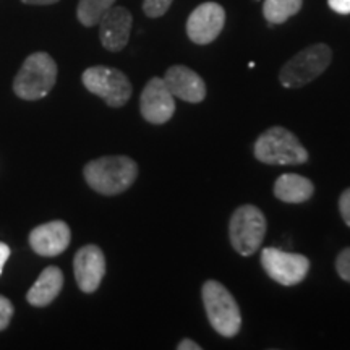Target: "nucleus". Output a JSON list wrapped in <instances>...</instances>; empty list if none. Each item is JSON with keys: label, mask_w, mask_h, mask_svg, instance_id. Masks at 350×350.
<instances>
[{"label": "nucleus", "mask_w": 350, "mask_h": 350, "mask_svg": "<svg viewBox=\"0 0 350 350\" xmlns=\"http://www.w3.org/2000/svg\"><path fill=\"white\" fill-rule=\"evenodd\" d=\"M21 2L26 3V5H52L59 0H21Z\"/></svg>", "instance_id": "obj_26"}, {"label": "nucleus", "mask_w": 350, "mask_h": 350, "mask_svg": "<svg viewBox=\"0 0 350 350\" xmlns=\"http://www.w3.org/2000/svg\"><path fill=\"white\" fill-rule=\"evenodd\" d=\"M64 288V273L57 266H47L46 269L39 274L36 282L29 287L26 294V301L36 308L51 305Z\"/></svg>", "instance_id": "obj_15"}, {"label": "nucleus", "mask_w": 350, "mask_h": 350, "mask_svg": "<svg viewBox=\"0 0 350 350\" xmlns=\"http://www.w3.org/2000/svg\"><path fill=\"white\" fill-rule=\"evenodd\" d=\"M139 112L150 124L163 125L172 119L175 112V98L165 85L164 78L154 77L143 88L139 98Z\"/></svg>", "instance_id": "obj_9"}, {"label": "nucleus", "mask_w": 350, "mask_h": 350, "mask_svg": "<svg viewBox=\"0 0 350 350\" xmlns=\"http://www.w3.org/2000/svg\"><path fill=\"white\" fill-rule=\"evenodd\" d=\"M266 235V217L253 204H243L232 214L229 237L234 250L242 256H252L261 247Z\"/></svg>", "instance_id": "obj_7"}, {"label": "nucleus", "mask_w": 350, "mask_h": 350, "mask_svg": "<svg viewBox=\"0 0 350 350\" xmlns=\"http://www.w3.org/2000/svg\"><path fill=\"white\" fill-rule=\"evenodd\" d=\"M174 0H143V12L150 18H159L167 13Z\"/></svg>", "instance_id": "obj_19"}, {"label": "nucleus", "mask_w": 350, "mask_h": 350, "mask_svg": "<svg viewBox=\"0 0 350 350\" xmlns=\"http://www.w3.org/2000/svg\"><path fill=\"white\" fill-rule=\"evenodd\" d=\"M72 232L67 222L51 221L41 224L29 232V247L39 256H59L67 250Z\"/></svg>", "instance_id": "obj_12"}, {"label": "nucleus", "mask_w": 350, "mask_h": 350, "mask_svg": "<svg viewBox=\"0 0 350 350\" xmlns=\"http://www.w3.org/2000/svg\"><path fill=\"white\" fill-rule=\"evenodd\" d=\"M133 16L125 7H111L99 21V39L104 49L120 52L129 44Z\"/></svg>", "instance_id": "obj_13"}, {"label": "nucleus", "mask_w": 350, "mask_h": 350, "mask_svg": "<svg viewBox=\"0 0 350 350\" xmlns=\"http://www.w3.org/2000/svg\"><path fill=\"white\" fill-rule=\"evenodd\" d=\"M327 3L339 15H350V0H327Z\"/></svg>", "instance_id": "obj_23"}, {"label": "nucleus", "mask_w": 350, "mask_h": 350, "mask_svg": "<svg viewBox=\"0 0 350 350\" xmlns=\"http://www.w3.org/2000/svg\"><path fill=\"white\" fill-rule=\"evenodd\" d=\"M90 188L104 196L124 193L138 177V165L129 156H104L90 161L83 169Z\"/></svg>", "instance_id": "obj_1"}, {"label": "nucleus", "mask_w": 350, "mask_h": 350, "mask_svg": "<svg viewBox=\"0 0 350 350\" xmlns=\"http://www.w3.org/2000/svg\"><path fill=\"white\" fill-rule=\"evenodd\" d=\"M261 265L273 281L286 287L300 284L310 271V260L306 256L287 253L273 247L262 248Z\"/></svg>", "instance_id": "obj_8"}, {"label": "nucleus", "mask_w": 350, "mask_h": 350, "mask_svg": "<svg viewBox=\"0 0 350 350\" xmlns=\"http://www.w3.org/2000/svg\"><path fill=\"white\" fill-rule=\"evenodd\" d=\"M81 81L91 94L103 99L109 107H124L133 93L129 77L120 70L106 65L86 68Z\"/></svg>", "instance_id": "obj_6"}, {"label": "nucleus", "mask_w": 350, "mask_h": 350, "mask_svg": "<svg viewBox=\"0 0 350 350\" xmlns=\"http://www.w3.org/2000/svg\"><path fill=\"white\" fill-rule=\"evenodd\" d=\"M226 25V10L216 2H204L190 13L187 20V34L198 46L211 44Z\"/></svg>", "instance_id": "obj_10"}, {"label": "nucleus", "mask_w": 350, "mask_h": 350, "mask_svg": "<svg viewBox=\"0 0 350 350\" xmlns=\"http://www.w3.org/2000/svg\"><path fill=\"white\" fill-rule=\"evenodd\" d=\"M336 271H338L340 279H344L345 282L350 284V247L344 248V250L338 255V260H336Z\"/></svg>", "instance_id": "obj_20"}, {"label": "nucleus", "mask_w": 350, "mask_h": 350, "mask_svg": "<svg viewBox=\"0 0 350 350\" xmlns=\"http://www.w3.org/2000/svg\"><path fill=\"white\" fill-rule=\"evenodd\" d=\"M255 157L269 165H297L308 161V151L292 131L271 126L255 142Z\"/></svg>", "instance_id": "obj_3"}, {"label": "nucleus", "mask_w": 350, "mask_h": 350, "mask_svg": "<svg viewBox=\"0 0 350 350\" xmlns=\"http://www.w3.org/2000/svg\"><path fill=\"white\" fill-rule=\"evenodd\" d=\"M332 51L327 44H313L284 65L279 80L284 88H301L317 80L331 65Z\"/></svg>", "instance_id": "obj_5"}, {"label": "nucleus", "mask_w": 350, "mask_h": 350, "mask_svg": "<svg viewBox=\"0 0 350 350\" xmlns=\"http://www.w3.org/2000/svg\"><path fill=\"white\" fill-rule=\"evenodd\" d=\"M10 255H12V248L8 247L7 243L0 242V275H2L3 268H5V265H7V261H8V258H10Z\"/></svg>", "instance_id": "obj_24"}, {"label": "nucleus", "mask_w": 350, "mask_h": 350, "mask_svg": "<svg viewBox=\"0 0 350 350\" xmlns=\"http://www.w3.org/2000/svg\"><path fill=\"white\" fill-rule=\"evenodd\" d=\"M339 211L342 221L350 227V187L345 188L339 198Z\"/></svg>", "instance_id": "obj_22"}, {"label": "nucleus", "mask_w": 350, "mask_h": 350, "mask_svg": "<svg viewBox=\"0 0 350 350\" xmlns=\"http://www.w3.org/2000/svg\"><path fill=\"white\" fill-rule=\"evenodd\" d=\"M164 81L174 98L198 104L206 98V85L198 73L185 65H172L164 75Z\"/></svg>", "instance_id": "obj_14"}, {"label": "nucleus", "mask_w": 350, "mask_h": 350, "mask_svg": "<svg viewBox=\"0 0 350 350\" xmlns=\"http://www.w3.org/2000/svg\"><path fill=\"white\" fill-rule=\"evenodd\" d=\"M13 313H15V308H13L12 301L5 295H0V331L7 329L13 318Z\"/></svg>", "instance_id": "obj_21"}, {"label": "nucleus", "mask_w": 350, "mask_h": 350, "mask_svg": "<svg viewBox=\"0 0 350 350\" xmlns=\"http://www.w3.org/2000/svg\"><path fill=\"white\" fill-rule=\"evenodd\" d=\"M314 193V185L310 178L299 174H282L274 182V196L284 203H305Z\"/></svg>", "instance_id": "obj_16"}, {"label": "nucleus", "mask_w": 350, "mask_h": 350, "mask_svg": "<svg viewBox=\"0 0 350 350\" xmlns=\"http://www.w3.org/2000/svg\"><path fill=\"white\" fill-rule=\"evenodd\" d=\"M178 350H201V345L196 344L195 340L191 339H183L180 340V344L177 345Z\"/></svg>", "instance_id": "obj_25"}, {"label": "nucleus", "mask_w": 350, "mask_h": 350, "mask_svg": "<svg viewBox=\"0 0 350 350\" xmlns=\"http://www.w3.org/2000/svg\"><path fill=\"white\" fill-rule=\"evenodd\" d=\"M57 81V64L47 52H34L25 59L13 80V93L23 100H39L51 93Z\"/></svg>", "instance_id": "obj_2"}, {"label": "nucleus", "mask_w": 350, "mask_h": 350, "mask_svg": "<svg viewBox=\"0 0 350 350\" xmlns=\"http://www.w3.org/2000/svg\"><path fill=\"white\" fill-rule=\"evenodd\" d=\"M201 297L214 331L224 338L237 336L242 327V314L234 295L221 282L209 279L203 284Z\"/></svg>", "instance_id": "obj_4"}, {"label": "nucleus", "mask_w": 350, "mask_h": 350, "mask_svg": "<svg viewBox=\"0 0 350 350\" xmlns=\"http://www.w3.org/2000/svg\"><path fill=\"white\" fill-rule=\"evenodd\" d=\"M113 3L116 0H80L77 7L78 21L88 28L99 25L104 13L113 7Z\"/></svg>", "instance_id": "obj_18"}, {"label": "nucleus", "mask_w": 350, "mask_h": 350, "mask_svg": "<svg viewBox=\"0 0 350 350\" xmlns=\"http://www.w3.org/2000/svg\"><path fill=\"white\" fill-rule=\"evenodd\" d=\"M75 281L85 294H93L106 275V256L98 245H85L73 258Z\"/></svg>", "instance_id": "obj_11"}, {"label": "nucleus", "mask_w": 350, "mask_h": 350, "mask_svg": "<svg viewBox=\"0 0 350 350\" xmlns=\"http://www.w3.org/2000/svg\"><path fill=\"white\" fill-rule=\"evenodd\" d=\"M304 0H265L262 15L273 25H281L300 12Z\"/></svg>", "instance_id": "obj_17"}]
</instances>
